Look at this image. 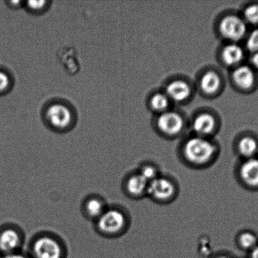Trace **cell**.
I'll return each instance as SVG.
<instances>
[{
  "label": "cell",
  "instance_id": "52a82bcc",
  "mask_svg": "<svg viewBox=\"0 0 258 258\" xmlns=\"http://www.w3.org/2000/svg\"><path fill=\"white\" fill-rule=\"evenodd\" d=\"M149 182L138 171L126 174L121 181V190L128 198L140 200L146 197Z\"/></svg>",
  "mask_w": 258,
  "mask_h": 258
},
{
  "label": "cell",
  "instance_id": "277c9868",
  "mask_svg": "<svg viewBox=\"0 0 258 258\" xmlns=\"http://www.w3.org/2000/svg\"><path fill=\"white\" fill-rule=\"evenodd\" d=\"M179 191L180 188L176 179L162 173L149 182L146 197L157 204L168 205L176 201Z\"/></svg>",
  "mask_w": 258,
  "mask_h": 258
},
{
  "label": "cell",
  "instance_id": "484cf974",
  "mask_svg": "<svg viewBox=\"0 0 258 258\" xmlns=\"http://www.w3.org/2000/svg\"><path fill=\"white\" fill-rule=\"evenodd\" d=\"M251 62L254 68L258 70V52H254L251 58Z\"/></svg>",
  "mask_w": 258,
  "mask_h": 258
},
{
  "label": "cell",
  "instance_id": "ac0fdd59",
  "mask_svg": "<svg viewBox=\"0 0 258 258\" xmlns=\"http://www.w3.org/2000/svg\"><path fill=\"white\" fill-rule=\"evenodd\" d=\"M236 243L239 249L251 251L258 244L257 237L253 232L248 231H242L237 234Z\"/></svg>",
  "mask_w": 258,
  "mask_h": 258
},
{
  "label": "cell",
  "instance_id": "8fae6325",
  "mask_svg": "<svg viewBox=\"0 0 258 258\" xmlns=\"http://www.w3.org/2000/svg\"><path fill=\"white\" fill-rule=\"evenodd\" d=\"M236 176L242 185L249 188L258 186V158L242 159L236 169Z\"/></svg>",
  "mask_w": 258,
  "mask_h": 258
},
{
  "label": "cell",
  "instance_id": "83f0119b",
  "mask_svg": "<svg viewBox=\"0 0 258 258\" xmlns=\"http://www.w3.org/2000/svg\"><path fill=\"white\" fill-rule=\"evenodd\" d=\"M251 258H258V244L251 251Z\"/></svg>",
  "mask_w": 258,
  "mask_h": 258
},
{
  "label": "cell",
  "instance_id": "7402d4cb",
  "mask_svg": "<svg viewBox=\"0 0 258 258\" xmlns=\"http://www.w3.org/2000/svg\"><path fill=\"white\" fill-rule=\"evenodd\" d=\"M245 19L251 24H258V5H249L244 12Z\"/></svg>",
  "mask_w": 258,
  "mask_h": 258
},
{
  "label": "cell",
  "instance_id": "ffe728a7",
  "mask_svg": "<svg viewBox=\"0 0 258 258\" xmlns=\"http://www.w3.org/2000/svg\"><path fill=\"white\" fill-rule=\"evenodd\" d=\"M169 103H170V99L166 93H156L153 95L150 100V105L152 109L161 113L166 112Z\"/></svg>",
  "mask_w": 258,
  "mask_h": 258
},
{
  "label": "cell",
  "instance_id": "44dd1931",
  "mask_svg": "<svg viewBox=\"0 0 258 258\" xmlns=\"http://www.w3.org/2000/svg\"><path fill=\"white\" fill-rule=\"evenodd\" d=\"M12 86V79L9 73L0 68V96L9 92Z\"/></svg>",
  "mask_w": 258,
  "mask_h": 258
},
{
  "label": "cell",
  "instance_id": "4fadbf2b",
  "mask_svg": "<svg viewBox=\"0 0 258 258\" xmlns=\"http://www.w3.org/2000/svg\"><path fill=\"white\" fill-rule=\"evenodd\" d=\"M189 85L183 80H174L167 86L166 94L169 99L175 102H183L191 95Z\"/></svg>",
  "mask_w": 258,
  "mask_h": 258
},
{
  "label": "cell",
  "instance_id": "5b68a950",
  "mask_svg": "<svg viewBox=\"0 0 258 258\" xmlns=\"http://www.w3.org/2000/svg\"><path fill=\"white\" fill-rule=\"evenodd\" d=\"M24 230L19 224L7 222L0 226V254L22 251L25 238Z\"/></svg>",
  "mask_w": 258,
  "mask_h": 258
},
{
  "label": "cell",
  "instance_id": "2e32d148",
  "mask_svg": "<svg viewBox=\"0 0 258 258\" xmlns=\"http://www.w3.org/2000/svg\"><path fill=\"white\" fill-rule=\"evenodd\" d=\"M244 57V50L239 45L231 44L224 47L222 52L223 62L229 67L238 64Z\"/></svg>",
  "mask_w": 258,
  "mask_h": 258
},
{
  "label": "cell",
  "instance_id": "d4e9b609",
  "mask_svg": "<svg viewBox=\"0 0 258 258\" xmlns=\"http://www.w3.org/2000/svg\"><path fill=\"white\" fill-rule=\"evenodd\" d=\"M0 258H32L30 256L27 251L24 250L19 252H13V253L0 254Z\"/></svg>",
  "mask_w": 258,
  "mask_h": 258
},
{
  "label": "cell",
  "instance_id": "e0dca14e",
  "mask_svg": "<svg viewBox=\"0 0 258 258\" xmlns=\"http://www.w3.org/2000/svg\"><path fill=\"white\" fill-rule=\"evenodd\" d=\"M200 88L207 95H212L219 90L221 86V79L219 75L214 72L204 73L200 80Z\"/></svg>",
  "mask_w": 258,
  "mask_h": 258
},
{
  "label": "cell",
  "instance_id": "cb8c5ba5",
  "mask_svg": "<svg viewBox=\"0 0 258 258\" xmlns=\"http://www.w3.org/2000/svg\"><path fill=\"white\" fill-rule=\"evenodd\" d=\"M47 3L45 1H30L27 2V7L32 12H40L45 9Z\"/></svg>",
  "mask_w": 258,
  "mask_h": 258
},
{
  "label": "cell",
  "instance_id": "4316f807",
  "mask_svg": "<svg viewBox=\"0 0 258 258\" xmlns=\"http://www.w3.org/2000/svg\"><path fill=\"white\" fill-rule=\"evenodd\" d=\"M211 258H234L231 254L226 253V252H220V253L215 254Z\"/></svg>",
  "mask_w": 258,
  "mask_h": 258
},
{
  "label": "cell",
  "instance_id": "9a60e30c",
  "mask_svg": "<svg viewBox=\"0 0 258 258\" xmlns=\"http://www.w3.org/2000/svg\"><path fill=\"white\" fill-rule=\"evenodd\" d=\"M233 80L237 87L242 90H249L255 82V75L251 68L241 66L235 70L232 75Z\"/></svg>",
  "mask_w": 258,
  "mask_h": 258
},
{
  "label": "cell",
  "instance_id": "7a4b0ae2",
  "mask_svg": "<svg viewBox=\"0 0 258 258\" xmlns=\"http://www.w3.org/2000/svg\"><path fill=\"white\" fill-rule=\"evenodd\" d=\"M131 224L130 212L118 204L109 205L108 209L97 221L93 228L98 236L109 239H118L127 233Z\"/></svg>",
  "mask_w": 258,
  "mask_h": 258
},
{
  "label": "cell",
  "instance_id": "30bf717a",
  "mask_svg": "<svg viewBox=\"0 0 258 258\" xmlns=\"http://www.w3.org/2000/svg\"><path fill=\"white\" fill-rule=\"evenodd\" d=\"M158 130L168 138H176L183 131V118L179 113L171 111L162 113L157 121Z\"/></svg>",
  "mask_w": 258,
  "mask_h": 258
},
{
  "label": "cell",
  "instance_id": "7c38bea8",
  "mask_svg": "<svg viewBox=\"0 0 258 258\" xmlns=\"http://www.w3.org/2000/svg\"><path fill=\"white\" fill-rule=\"evenodd\" d=\"M216 128V121L211 113H203L194 118L193 130L194 135L211 138Z\"/></svg>",
  "mask_w": 258,
  "mask_h": 258
},
{
  "label": "cell",
  "instance_id": "3957f363",
  "mask_svg": "<svg viewBox=\"0 0 258 258\" xmlns=\"http://www.w3.org/2000/svg\"><path fill=\"white\" fill-rule=\"evenodd\" d=\"M27 251L32 258H67L68 255L67 242L50 231H40L33 235Z\"/></svg>",
  "mask_w": 258,
  "mask_h": 258
},
{
  "label": "cell",
  "instance_id": "d6986e66",
  "mask_svg": "<svg viewBox=\"0 0 258 258\" xmlns=\"http://www.w3.org/2000/svg\"><path fill=\"white\" fill-rule=\"evenodd\" d=\"M136 170L148 182L153 180L162 174L158 164L149 161L141 163Z\"/></svg>",
  "mask_w": 258,
  "mask_h": 258
},
{
  "label": "cell",
  "instance_id": "5bb4252c",
  "mask_svg": "<svg viewBox=\"0 0 258 258\" xmlns=\"http://www.w3.org/2000/svg\"><path fill=\"white\" fill-rule=\"evenodd\" d=\"M257 150V142L251 136L242 137L236 144V152L242 160V159L255 158Z\"/></svg>",
  "mask_w": 258,
  "mask_h": 258
},
{
  "label": "cell",
  "instance_id": "8992f818",
  "mask_svg": "<svg viewBox=\"0 0 258 258\" xmlns=\"http://www.w3.org/2000/svg\"><path fill=\"white\" fill-rule=\"evenodd\" d=\"M45 118L53 130L60 133L69 131L73 123L72 111L61 103H53L47 108Z\"/></svg>",
  "mask_w": 258,
  "mask_h": 258
},
{
  "label": "cell",
  "instance_id": "603a6c76",
  "mask_svg": "<svg viewBox=\"0 0 258 258\" xmlns=\"http://www.w3.org/2000/svg\"><path fill=\"white\" fill-rule=\"evenodd\" d=\"M246 45L250 51L258 52V29L253 30L249 35Z\"/></svg>",
  "mask_w": 258,
  "mask_h": 258
},
{
  "label": "cell",
  "instance_id": "ba28073f",
  "mask_svg": "<svg viewBox=\"0 0 258 258\" xmlns=\"http://www.w3.org/2000/svg\"><path fill=\"white\" fill-rule=\"evenodd\" d=\"M109 205L106 199L101 195L88 194L81 202L80 213L83 218L93 224L105 213Z\"/></svg>",
  "mask_w": 258,
  "mask_h": 258
},
{
  "label": "cell",
  "instance_id": "6da1fadb",
  "mask_svg": "<svg viewBox=\"0 0 258 258\" xmlns=\"http://www.w3.org/2000/svg\"><path fill=\"white\" fill-rule=\"evenodd\" d=\"M221 149L211 138L194 135L186 139L179 147L178 158L188 168L202 170L218 160Z\"/></svg>",
  "mask_w": 258,
  "mask_h": 258
},
{
  "label": "cell",
  "instance_id": "9c48e42d",
  "mask_svg": "<svg viewBox=\"0 0 258 258\" xmlns=\"http://www.w3.org/2000/svg\"><path fill=\"white\" fill-rule=\"evenodd\" d=\"M219 31L225 39L239 41L246 35V24L244 20L237 15H227L220 22Z\"/></svg>",
  "mask_w": 258,
  "mask_h": 258
}]
</instances>
